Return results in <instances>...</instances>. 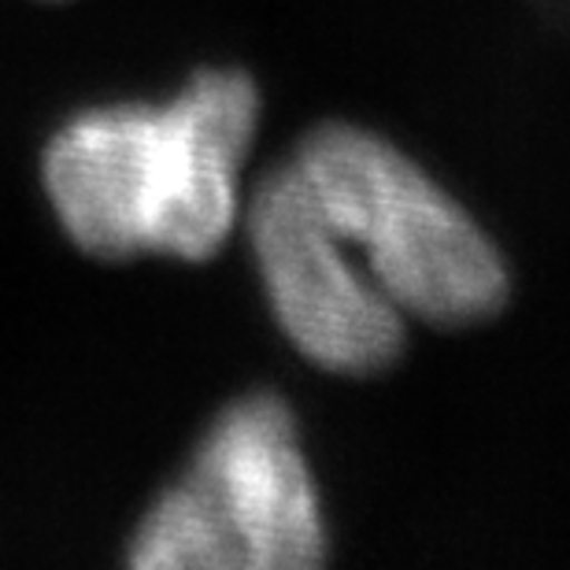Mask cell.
Instances as JSON below:
<instances>
[{"label":"cell","mask_w":570,"mask_h":570,"mask_svg":"<svg viewBox=\"0 0 570 570\" xmlns=\"http://www.w3.org/2000/svg\"><path fill=\"white\" fill-rule=\"evenodd\" d=\"M259 116L242 67H200L159 100L78 108L38 164L56 226L100 264H204L242 230Z\"/></svg>","instance_id":"obj_1"},{"label":"cell","mask_w":570,"mask_h":570,"mask_svg":"<svg viewBox=\"0 0 570 570\" xmlns=\"http://www.w3.org/2000/svg\"><path fill=\"white\" fill-rule=\"evenodd\" d=\"M326 552L301 423L271 390L237 396L212 419L127 538L134 570H312Z\"/></svg>","instance_id":"obj_2"},{"label":"cell","mask_w":570,"mask_h":570,"mask_svg":"<svg viewBox=\"0 0 570 570\" xmlns=\"http://www.w3.org/2000/svg\"><path fill=\"white\" fill-rule=\"evenodd\" d=\"M289 164L404 318L474 326L508 304V264L412 156L356 122H318Z\"/></svg>","instance_id":"obj_3"},{"label":"cell","mask_w":570,"mask_h":570,"mask_svg":"<svg viewBox=\"0 0 570 570\" xmlns=\"http://www.w3.org/2000/svg\"><path fill=\"white\" fill-rule=\"evenodd\" d=\"M242 226L271 315L312 367L371 379L404 356V312L367 275L289 159L248 189Z\"/></svg>","instance_id":"obj_4"},{"label":"cell","mask_w":570,"mask_h":570,"mask_svg":"<svg viewBox=\"0 0 570 570\" xmlns=\"http://www.w3.org/2000/svg\"><path fill=\"white\" fill-rule=\"evenodd\" d=\"M45 4H67V0H45Z\"/></svg>","instance_id":"obj_5"}]
</instances>
